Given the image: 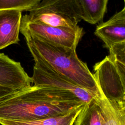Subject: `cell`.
<instances>
[{
  "mask_svg": "<svg viewBox=\"0 0 125 125\" xmlns=\"http://www.w3.org/2000/svg\"><path fill=\"white\" fill-rule=\"evenodd\" d=\"M85 104L69 92L33 85L0 101V121H32L62 116Z\"/></svg>",
  "mask_w": 125,
  "mask_h": 125,
  "instance_id": "obj_1",
  "label": "cell"
},
{
  "mask_svg": "<svg viewBox=\"0 0 125 125\" xmlns=\"http://www.w3.org/2000/svg\"><path fill=\"white\" fill-rule=\"evenodd\" d=\"M33 59L47 63L74 83L88 92L94 100L102 98L93 74L86 63L77 56L75 49L46 42L27 31L20 28Z\"/></svg>",
  "mask_w": 125,
  "mask_h": 125,
  "instance_id": "obj_2",
  "label": "cell"
},
{
  "mask_svg": "<svg viewBox=\"0 0 125 125\" xmlns=\"http://www.w3.org/2000/svg\"><path fill=\"white\" fill-rule=\"evenodd\" d=\"M24 15L21 20L54 27L76 28L81 19L74 0H43Z\"/></svg>",
  "mask_w": 125,
  "mask_h": 125,
  "instance_id": "obj_3",
  "label": "cell"
},
{
  "mask_svg": "<svg viewBox=\"0 0 125 125\" xmlns=\"http://www.w3.org/2000/svg\"><path fill=\"white\" fill-rule=\"evenodd\" d=\"M93 76L102 96L114 105L125 107V68L107 56L95 64Z\"/></svg>",
  "mask_w": 125,
  "mask_h": 125,
  "instance_id": "obj_4",
  "label": "cell"
},
{
  "mask_svg": "<svg viewBox=\"0 0 125 125\" xmlns=\"http://www.w3.org/2000/svg\"><path fill=\"white\" fill-rule=\"evenodd\" d=\"M32 83L37 86H48L70 92L85 104L94 100L87 91L79 87L63 75L57 72L47 63L34 59Z\"/></svg>",
  "mask_w": 125,
  "mask_h": 125,
  "instance_id": "obj_5",
  "label": "cell"
},
{
  "mask_svg": "<svg viewBox=\"0 0 125 125\" xmlns=\"http://www.w3.org/2000/svg\"><path fill=\"white\" fill-rule=\"evenodd\" d=\"M20 28L51 43L75 49L83 34V28L54 27L21 20Z\"/></svg>",
  "mask_w": 125,
  "mask_h": 125,
  "instance_id": "obj_6",
  "label": "cell"
},
{
  "mask_svg": "<svg viewBox=\"0 0 125 125\" xmlns=\"http://www.w3.org/2000/svg\"><path fill=\"white\" fill-rule=\"evenodd\" d=\"M32 79L26 73L21 63L0 53V85L20 90L29 87Z\"/></svg>",
  "mask_w": 125,
  "mask_h": 125,
  "instance_id": "obj_7",
  "label": "cell"
},
{
  "mask_svg": "<svg viewBox=\"0 0 125 125\" xmlns=\"http://www.w3.org/2000/svg\"><path fill=\"white\" fill-rule=\"evenodd\" d=\"M94 34L108 49L114 44L125 42V7L108 21L97 25Z\"/></svg>",
  "mask_w": 125,
  "mask_h": 125,
  "instance_id": "obj_8",
  "label": "cell"
},
{
  "mask_svg": "<svg viewBox=\"0 0 125 125\" xmlns=\"http://www.w3.org/2000/svg\"><path fill=\"white\" fill-rule=\"evenodd\" d=\"M21 18L20 11L0 10V49L19 42Z\"/></svg>",
  "mask_w": 125,
  "mask_h": 125,
  "instance_id": "obj_9",
  "label": "cell"
},
{
  "mask_svg": "<svg viewBox=\"0 0 125 125\" xmlns=\"http://www.w3.org/2000/svg\"><path fill=\"white\" fill-rule=\"evenodd\" d=\"M74 2L80 18L95 24L103 20L108 0H74Z\"/></svg>",
  "mask_w": 125,
  "mask_h": 125,
  "instance_id": "obj_10",
  "label": "cell"
},
{
  "mask_svg": "<svg viewBox=\"0 0 125 125\" xmlns=\"http://www.w3.org/2000/svg\"><path fill=\"white\" fill-rule=\"evenodd\" d=\"M84 105L79 106L62 116L32 121L0 120V124L1 125H73L77 116Z\"/></svg>",
  "mask_w": 125,
  "mask_h": 125,
  "instance_id": "obj_11",
  "label": "cell"
},
{
  "mask_svg": "<svg viewBox=\"0 0 125 125\" xmlns=\"http://www.w3.org/2000/svg\"><path fill=\"white\" fill-rule=\"evenodd\" d=\"M95 101L100 108L102 125H125V107L114 105L104 97Z\"/></svg>",
  "mask_w": 125,
  "mask_h": 125,
  "instance_id": "obj_12",
  "label": "cell"
},
{
  "mask_svg": "<svg viewBox=\"0 0 125 125\" xmlns=\"http://www.w3.org/2000/svg\"><path fill=\"white\" fill-rule=\"evenodd\" d=\"M74 125H102L100 108L95 100L85 104L77 116Z\"/></svg>",
  "mask_w": 125,
  "mask_h": 125,
  "instance_id": "obj_13",
  "label": "cell"
},
{
  "mask_svg": "<svg viewBox=\"0 0 125 125\" xmlns=\"http://www.w3.org/2000/svg\"><path fill=\"white\" fill-rule=\"evenodd\" d=\"M41 0H0V10H16L29 11L38 4Z\"/></svg>",
  "mask_w": 125,
  "mask_h": 125,
  "instance_id": "obj_14",
  "label": "cell"
},
{
  "mask_svg": "<svg viewBox=\"0 0 125 125\" xmlns=\"http://www.w3.org/2000/svg\"><path fill=\"white\" fill-rule=\"evenodd\" d=\"M109 50V58L117 65L125 67V42L114 44Z\"/></svg>",
  "mask_w": 125,
  "mask_h": 125,
  "instance_id": "obj_15",
  "label": "cell"
},
{
  "mask_svg": "<svg viewBox=\"0 0 125 125\" xmlns=\"http://www.w3.org/2000/svg\"><path fill=\"white\" fill-rule=\"evenodd\" d=\"M17 91L0 85V101Z\"/></svg>",
  "mask_w": 125,
  "mask_h": 125,
  "instance_id": "obj_16",
  "label": "cell"
}]
</instances>
